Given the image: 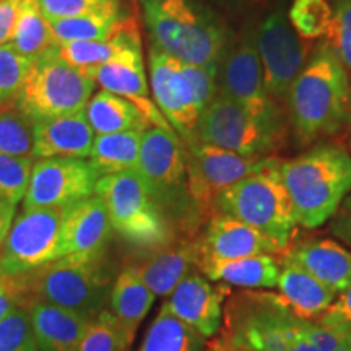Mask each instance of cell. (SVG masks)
<instances>
[{
    "label": "cell",
    "mask_w": 351,
    "mask_h": 351,
    "mask_svg": "<svg viewBox=\"0 0 351 351\" xmlns=\"http://www.w3.org/2000/svg\"><path fill=\"white\" fill-rule=\"evenodd\" d=\"M218 91L241 104L270 129L285 135L283 112L267 91L252 28L244 29L228 46L218 65Z\"/></svg>",
    "instance_id": "obj_10"
},
{
    "label": "cell",
    "mask_w": 351,
    "mask_h": 351,
    "mask_svg": "<svg viewBox=\"0 0 351 351\" xmlns=\"http://www.w3.org/2000/svg\"><path fill=\"white\" fill-rule=\"evenodd\" d=\"M5 106H10V104H0V109H2V108H5Z\"/></svg>",
    "instance_id": "obj_51"
},
{
    "label": "cell",
    "mask_w": 351,
    "mask_h": 351,
    "mask_svg": "<svg viewBox=\"0 0 351 351\" xmlns=\"http://www.w3.org/2000/svg\"><path fill=\"white\" fill-rule=\"evenodd\" d=\"M0 351H39L26 307L0 320Z\"/></svg>",
    "instance_id": "obj_39"
},
{
    "label": "cell",
    "mask_w": 351,
    "mask_h": 351,
    "mask_svg": "<svg viewBox=\"0 0 351 351\" xmlns=\"http://www.w3.org/2000/svg\"><path fill=\"white\" fill-rule=\"evenodd\" d=\"M34 156L36 158H86L95 142V132L85 111L65 116L36 119Z\"/></svg>",
    "instance_id": "obj_22"
},
{
    "label": "cell",
    "mask_w": 351,
    "mask_h": 351,
    "mask_svg": "<svg viewBox=\"0 0 351 351\" xmlns=\"http://www.w3.org/2000/svg\"><path fill=\"white\" fill-rule=\"evenodd\" d=\"M13 217H15V205L0 199V252H2L7 234L12 228Z\"/></svg>",
    "instance_id": "obj_48"
},
{
    "label": "cell",
    "mask_w": 351,
    "mask_h": 351,
    "mask_svg": "<svg viewBox=\"0 0 351 351\" xmlns=\"http://www.w3.org/2000/svg\"><path fill=\"white\" fill-rule=\"evenodd\" d=\"M298 225L319 228L339 212L351 194V156L339 145H315L280 163Z\"/></svg>",
    "instance_id": "obj_3"
},
{
    "label": "cell",
    "mask_w": 351,
    "mask_h": 351,
    "mask_svg": "<svg viewBox=\"0 0 351 351\" xmlns=\"http://www.w3.org/2000/svg\"><path fill=\"white\" fill-rule=\"evenodd\" d=\"M56 47L33 60L16 98V108L33 121L85 111L95 90L96 83L59 59Z\"/></svg>",
    "instance_id": "obj_9"
},
{
    "label": "cell",
    "mask_w": 351,
    "mask_h": 351,
    "mask_svg": "<svg viewBox=\"0 0 351 351\" xmlns=\"http://www.w3.org/2000/svg\"><path fill=\"white\" fill-rule=\"evenodd\" d=\"M155 298V293L145 285L132 265L122 269L116 282L112 283L109 306H111L112 315L124 332L129 346L135 339L140 322L150 313Z\"/></svg>",
    "instance_id": "obj_26"
},
{
    "label": "cell",
    "mask_w": 351,
    "mask_h": 351,
    "mask_svg": "<svg viewBox=\"0 0 351 351\" xmlns=\"http://www.w3.org/2000/svg\"><path fill=\"white\" fill-rule=\"evenodd\" d=\"M142 46V34L137 20L129 16V20L116 33L99 41H73L57 44L56 54L70 67L85 70L106 64L130 47Z\"/></svg>",
    "instance_id": "obj_27"
},
{
    "label": "cell",
    "mask_w": 351,
    "mask_h": 351,
    "mask_svg": "<svg viewBox=\"0 0 351 351\" xmlns=\"http://www.w3.org/2000/svg\"><path fill=\"white\" fill-rule=\"evenodd\" d=\"M95 192L106 207L112 230L130 244L147 251L176 239V231L138 171L103 176Z\"/></svg>",
    "instance_id": "obj_8"
},
{
    "label": "cell",
    "mask_w": 351,
    "mask_h": 351,
    "mask_svg": "<svg viewBox=\"0 0 351 351\" xmlns=\"http://www.w3.org/2000/svg\"><path fill=\"white\" fill-rule=\"evenodd\" d=\"M148 69L153 99L158 109L186 145L194 143L197 124L204 109L184 73L182 62L152 44L148 52Z\"/></svg>",
    "instance_id": "obj_16"
},
{
    "label": "cell",
    "mask_w": 351,
    "mask_h": 351,
    "mask_svg": "<svg viewBox=\"0 0 351 351\" xmlns=\"http://www.w3.org/2000/svg\"><path fill=\"white\" fill-rule=\"evenodd\" d=\"M26 309L43 301L93 319L109 301L111 276L98 256H62L20 275Z\"/></svg>",
    "instance_id": "obj_5"
},
{
    "label": "cell",
    "mask_w": 351,
    "mask_h": 351,
    "mask_svg": "<svg viewBox=\"0 0 351 351\" xmlns=\"http://www.w3.org/2000/svg\"><path fill=\"white\" fill-rule=\"evenodd\" d=\"M276 288L288 309L307 322L322 317L337 298L335 291L287 257L280 270Z\"/></svg>",
    "instance_id": "obj_24"
},
{
    "label": "cell",
    "mask_w": 351,
    "mask_h": 351,
    "mask_svg": "<svg viewBox=\"0 0 351 351\" xmlns=\"http://www.w3.org/2000/svg\"><path fill=\"white\" fill-rule=\"evenodd\" d=\"M282 265L276 256L258 254V256L236 258V261L218 262L202 270V274L213 282L231 285L244 289H269L278 285Z\"/></svg>",
    "instance_id": "obj_28"
},
{
    "label": "cell",
    "mask_w": 351,
    "mask_h": 351,
    "mask_svg": "<svg viewBox=\"0 0 351 351\" xmlns=\"http://www.w3.org/2000/svg\"><path fill=\"white\" fill-rule=\"evenodd\" d=\"M80 72L90 80L98 83L104 91L122 96L137 104L152 125L173 129L158 109L155 101L150 98V88L145 75L142 46L130 47L114 59L108 60L106 64L80 70Z\"/></svg>",
    "instance_id": "obj_18"
},
{
    "label": "cell",
    "mask_w": 351,
    "mask_h": 351,
    "mask_svg": "<svg viewBox=\"0 0 351 351\" xmlns=\"http://www.w3.org/2000/svg\"><path fill=\"white\" fill-rule=\"evenodd\" d=\"M137 171L173 230L194 232L204 219L189 192L186 145L178 132L148 127L142 135Z\"/></svg>",
    "instance_id": "obj_4"
},
{
    "label": "cell",
    "mask_w": 351,
    "mask_h": 351,
    "mask_svg": "<svg viewBox=\"0 0 351 351\" xmlns=\"http://www.w3.org/2000/svg\"><path fill=\"white\" fill-rule=\"evenodd\" d=\"M132 267L155 296H169L197 267V243L195 239L176 238L168 244L147 249V254Z\"/></svg>",
    "instance_id": "obj_21"
},
{
    "label": "cell",
    "mask_w": 351,
    "mask_h": 351,
    "mask_svg": "<svg viewBox=\"0 0 351 351\" xmlns=\"http://www.w3.org/2000/svg\"><path fill=\"white\" fill-rule=\"evenodd\" d=\"M278 134L241 104L223 93L210 101L200 114L195 142L239 153L244 156L267 158L283 145Z\"/></svg>",
    "instance_id": "obj_11"
},
{
    "label": "cell",
    "mask_w": 351,
    "mask_h": 351,
    "mask_svg": "<svg viewBox=\"0 0 351 351\" xmlns=\"http://www.w3.org/2000/svg\"><path fill=\"white\" fill-rule=\"evenodd\" d=\"M129 13L122 10V5L103 8V10L88 13V15L73 16L49 21L57 44L73 41H99L106 39L117 32L129 20Z\"/></svg>",
    "instance_id": "obj_31"
},
{
    "label": "cell",
    "mask_w": 351,
    "mask_h": 351,
    "mask_svg": "<svg viewBox=\"0 0 351 351\" xmlns=\"http://www.w3.org/2000/svg\"><path fill=\"white\" fill-rule=\"evenodd\" d=\"M186 156L189 192L202 219H208L215 213V204L221 192L256 173L269 158L244 156L202 142L186 145Z\"/></svg>",
    "instance_id": "obj_12"
},
{
    "label": "cell",
    "mask_w": 351,
    "mask_h": 351,
    "mask_svg": "<svg viewBox=\"0 0 351 351\" xmlns=\"http://www.w3.org/2000/svg\"><path fill=\"white\" fill-rule=\"evenodd\" d=\"M98 179L93 165L82 158H44L33 165L25 210L67 208L93 194Z\"/></svg>",
    "instance_id": "obj_15"
},
{
    "label": "cell",
    "mask_w": 351,
    "mask_h": 351,
    "mask_svg": "<svg viewBox=\"0 0 351 351\" xmlns=\"http://www.w3.org/2000/svg\"><path fill=\"white\" fill-rule=\"evenodd\" d=\"M34 121L16 104L0 109V155L34 158Z\"/></svg>",
    "instance_id": "obj_34"
},
{
    "label": "cell",
    "mask_w": 351,
    "mask_h": 351,
    "mask_svg": "<svg viewBox=\"0 0 351 351\" xmlns=\"http://www.w3.org/2000/svg\"><path fill=\"white\" fill-rule=\"evenodd\" d=\"M304 337L314 351H351V330L335 324L306 322Z\"/></svg>",
    "instance_id": "obj_41"
},
{
    "label": "cell",
    "mask_w": 351,
    "mask_h": 351,
    "mask_svg": "<svg viewBox=\"0 0 351 351\" xmlns=\"http://www.w3.org/2000/svg\"><path fill=\"white\" fill-rule=\"evenodd\" d=\"M226 287H213L199 274H189L165 301L174 315L194 327L205 339H212L223 322Z\"/></svg>",
    "instance_id": "obj_19"
},
{
    "label": "cell",
    "mask_w": 351,
    "mask_h": 351,
    "mask_svg": "<svg viewBox=\"0 0 351 351\" xmlns=\"http://www.w3.org/2000/svg\"><path fill=\"white\" fill-rule=\"evenodd\" d=\"M350 112H351V85H350Z\"/></svg>",
    "instance_id": "obj_50"
},
{
    "label": "cell",
    "mask_w": 351,
    "mask_h": 351,
    "mask_svg": "<svg viewBox=\"0 0 351 351\" xmlns=\"http://www.w3.org/2000/svg\"><path fill=\"white\" fill-rule=\"evenodd\" d=\"M19 307H26V298L20 275H8L0 270V320Z\"/></svg>",
    "instance_id": "obj_44"
},
{
    "label": "cell",
    "mask_w": 351,
    "mask_h": 351,
    "mask_svg": "<svg viewBox=\"0 0 351 351\" xmlns=\"http://www.w3.org/2000/svg\"><path fill=\"white\" fill-rule=\"evenodd\" d=\"M223 339L252 351H314L304 337L307 320L296 317L280 295L241 293L223 313Z\"/></svg>",
    "instance_id": "obj_7"
},
{
    "label": "cell",
    "mask_w": 351,
    "mask_h": 351,
    "mask_svg": "<svg viewBox=\"0 0 351 351\" xmlns=\"http://www.w3.org/2000/svg\"><path fill=\"white\" fill-rule=\"evenodd\" d=\"M317 320H322V322L327 324H335V326L346 327L351 330V282L343 291L337 295L330 309Z\"/></svg>",
    "instance_id": "obj_45"
},
{
    "label": "cell",
    "mask_w": 351,
    "mask_h": 351,
    "mask_svg": "<svg viewBox=\"0 0 351 351\" xmlns=\"http://www.w3.org/2000/svg\"><path fill=\"white\" fill-rule=\"evenodd\" d=\"M285 101L293 130L302 143L340 130L350 116V73L327 43L307 60Z\"/></svg>",
    "instance_id": "obj_1"
},
{
    "label": "cell",
    "mask_w": 351,
    "mask_h": 351,
    "mask_svg": "<svg viewBox=\"0 0 351 351\" xmlns=\"http://www.w3.org/2000/svg\"><path fill=\"white\" fill-rule=\"evenodd\" d=\"M33 60L13 49L10 43L0 46V104H15Z\"/></svg>",
    "instance_id": "obj_37"
},
{
    "label": "cell",
    "mask_w": 351,
    "mask_h": 351,
    "mask_svg": "<svg viewBox=\"0 0 351 351\" xmlns=\"http://www.w3.org/2000/svg\"><path fill=\"white\" fill-rule=\"evenodd\" d=\"M205 340L163 302L138 351H204Z\"/></svg>",
    "instance_id": "obj_32"
},
{
    "label": "cell",
    "mask_w": 351,
    "mask_h": 351,
    "mask_svg": "<svg viewBox=\"0 0 351 351\" xmlns=\"http://www.w3.org/2000/svg\"><path fill=\"white\" fill-rule=\"evenodd\" d=\"M33 165V158L0 155V199L12 205L23 200Z\"/></svg>",
    "instance_id": "obj_38"
},
{
    "label": "cell",
    "mask_w": 351,
    "mask_h": 351,
    "mask_svg": "<svg viewBox=\"0 0 351 351\" xmlns=\"http://www.w3.org/2000/svg\"><path fill=\"white\" fill-rule=\"evenodd\" d=\"M263 82L275 101H285L306 65V47L283 8H274L254 29Z\"/></svg>",
    "instance_id": "obj_14"
},
{
    "label": "cell",
    "mask_w": 351,
    "mask_h": 351,
    "mask_svg": "<svg viewBox=\"0 0 351 351\" xmlns=\"http://www.w3.org/2000/svg\"><path fill=\"white\" fill-rule=\"evenodd\" d=\"M287 258L337 295L351 282V252L333 239H307L287 251Z\"/></svg>",
    "instance_id": "obj_23"
},
{
    "label": "cell",
    "mask_w": 351,
    "mask_h": 351,
    "mask_svg": "<svg viewBox=\"0 0 351 351\" xmlns=\"http://www.w3.org/2000/svg\"><path fill=\"white\" fill-rule=\"evenodd\" d=\"M111 221L99 197H88L65 208L59 257L98 256L111 238Z\"/></svg>",
    "instance_id": "obj_20"
},
{
    "label": "cell",
    "mask_w": 351,
    "mask_h": 351,
    "mask_svg": "<svg viewBox=\"0 0 351 351\" xmlns=\"http://www.w3.org/2000/svg\"><path fill=\"white\" fill-rule=\"evenodd\" d=\"M288 19L301 38L326 36L332 25V5L327 0H293Z\"/></svg>",
    "instance_id": "obj_36"
},
{
    "label": "cell",
    "mask_w": 351,
    "mask_h": 351,
    "mask_svg": "<svg viewBox=\"0 0 351 351\" xmlns=\"http://www.w3.org/2000/svg\"><path fill=\"white\" fill-rule=\"evenodd\" d=\"M280 163L282 161L269 156L256 173L228 187L217 199L215 213L228 215L256 228L288 251L298 219L283 184Z\"/></svg>",
    "instance_id": "obj_6"
},
{
    "label": "cell",
    "mask_w": 351,
    "mask_h": 351,
    "mask_svg": "<svg viewBox=\"0 0 351 351\" xmlns=\"http://www.w3.org/2000/svg\"><path fill=\"white\" fill-rule=\"evenodd\" d=\"M28 314L39 351H77L90 320L43 301H33L28 306Z\"/></svg>",
    "instance_id": "obj_25"
},
{
    "label": "cell",
    "mask_w": 351,
    "mask_h": 351,
    "mask_svg": "<svg viewBox=\"0 0 351 351\" xmlns=\"http://www.w3.org/2000/svg\"><path fill=\"white\" fill-rule=\"evenodd\" d=\"M327 44L351 73V0H333Z\"/></svg>",
    "instance_id": "obj_40"
},
{
    "label": "cell",
    "mask_w": 351,
    "mask_h": 351,
    "mask_svg": "<svg viewBox=\"0 0 351 351\" xmlns=\"http://www.w3.org/2000/svg\"><path fill=\"white\" fill-rule=\"evenodd\" d=\"M143 132L127 130L96 135L90 153V163L99 178L124 171H137Z\"/></svg>",
    "instance_id": "obj_30"
},
{
    "label": "cell",
    "mask_w": 351,
    "mask_h": 351,
    "mask_svg": "<svg viewBox=\"0 0 351 351\" xmlns=\"http://www.w3.org/2000/svg\"><path fill=\"white\" fill-rule=\"evenodd\" d=\"M8 43L16 52L32 60H36L57 46L49 21L39 10L38 0H21L15 29Z\"/></svg>",
    "instance_id": "obj_33"
},
{
    "label": "cell",
    "mask_w": 351,
    "mask_h": 351,
    "mask_svg": "<svg viewBox=\"0 0 351 351\" xmlns=\"http://www.w3.org/2000/svg\"><path fill=\"white\" fill-rule=\"evenodd\" d=\"M153 46L187 64L219 65L231 44L230 32L200 0H142Z\"/></svg>",
    "instance_id": "obj_2"
},
{
    "label": "cell",
    "mask_w": 351,
    "mask_h": 351,
    "mask_svg": "<svg viewBox=\"0 0 351 351\" xmlns=\"http://www.w3.org/2000/svg\"><path fill=\"white\" fill-rule=\"evenodd\" d=\"M195 243L197 267L200 271L218 262L236 261L258 254L278 256L287 252L256 228L223 213H213L207 219L204 234L195 239Z\"/></svg>",
    "instance_id": "obj_17"
},
{
    "label": "cell",
    "mask_w": 351,
    "mask_h": 351,
    "mask_svg": "<svg viewBox=\"0 0 351 351\" xmlns=\"http://www.w3.org/2000/svg\"><path fill=\"white\" fill-rule=\"evenodd\" d=\"M21 0H0V46L10 41Z\"/></svg>",
    "instance_id": "obj_46"
},
{
    "label": "cell",
    "mask_w": 351,
    "mask_h": 351,
    "mask_svg": "<svg viewBox=\"0 0 351 351\" xmlns=\"http://www.w3.org/2000/svg\"><path fill=\"white\" fill-rule=\"evenodd\" d=\"M119 5L122 0H38L39 10L47 21L73 19Z\"/></svg>",
    "instance_id": "obj_42"
},
{
    "label": "cell",
    "mask_w": 351,
    "mask_h": 351,
    "mask_svg": "<svg viewBox=\"0 0 351 351\" xmlns=\"http://www.w3.org/2000/svg\"><path fill=\"white\" fill-rule=\"evenodd\" d=\"M124 332L111 311L104 309L88 320L77 351H127Z\"/></svg>",
    "instance_id": "obj_35"
},
{
    "label": "cell",
    "mask_w": 351,
    "mask_h": 351,
    "mask_svg": "<svg viewBox=\"0 0 351 351\" xmlns=\"http://www.w3.org/2000/svg\"><path fill=\"white\" fill-rule=\"evenodd\" d=\"M182 69L192 88H194L202 109H205L218 93V65H197L182 62Z\"/></svg>",
    "instance_id": "obj_43"
},
{
    "label": "cell",
    "mask_w": 351,
    "mask_h": 351,
    "mask_svg": "<svg viewBox=\"0 0 351 351\" xmlns=\"http://www.w3.org/2000/svg\"><path fill=\"white\" fill-rule=\"evenodd\" d=\"M332 232L351 244V197L346 199L343 207L339 208V215H335L332 221Z\"/></svg>",
    "instance_id": "obj_47"
},
{
    "label": "cell",
    "mask_w": 351,
    "mask_h": 351,
    "mask_svg": "<svg viewBox=\"0 0 351 351\" xmlns=\"http://www.w3.org/2000/svg\"><path fill=\"white\" fill-rule=\"evenodd\" d=\"M65 208L23 210L13 219L0 252V270L8 275L28 274L59 257Z\"/></svg>",
    "instance_id": "obj_13"
},
{
    "label": "cell",
    "mask_w": 351,
    "mask_h": 351,
    "mask_svg": "<svg viewBox=\"0 0 351 351\" xmlns=\"http://www.w3.org/2000/svg\"><path fill=\"white\" fill-rule=\"evenodd\" d=\"M85 116L96 135L127 130L143 132L153 127L137 104L104 90L88 101Z\"/></svg>",
    "instance_id": "obj_29"
},
{
    "label": "cell",
    "mask_w": 351,
    "mask_h": 351,
    "mask_svg": "<svg viewBox=\"0 0 351 351\" xmlns=\"http://www.w3.org/2000/svg\"><path fill=\"white\" fill-rule=\"evenodd\" d=\"M208 351H252V350L247 348V346L232 343V341L223 339V337H218V339L210 341Z\"/></svg>",
    "instance_id": "obj_49"
}]
</instances>
